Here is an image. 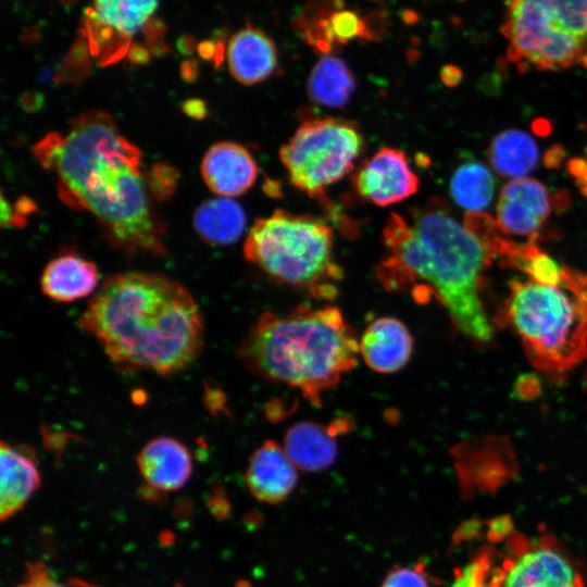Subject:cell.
<instances>
[{"label":"cell","mask_w":587,"mask_h":587,"mask_svg":"<svg viewBox=\"0 0 587 587\" xmlns=\"http://www.w3.org/2000/svg\"><path fill=\"white\" fill-rule=\"evenodd\" d=\"M34 151L57 173L62 200L90 212L113 246L128 254H164L163 228L141 171L140 151L109 114L84 112L66 134L48 135Z\"/></svg>","instance_id":"obj_1"},{"label":"cell","mask_w":587,"mask_h":587,"mask_svg":"<svg viewBox=\"0 0 587 587\" xmlns=\"http://www.w3.org/2000/svg\"><path fill=\"white\" fill-rule=\"evenodd\" d=\"M383 238L388 253L375 272L386 290L410 292L419 302L434 297L463 335L482 342L491 339L482 289L495 257L441 199L432 198L410 218L391 213Z\"/></svg>","instance_id":"obj_2"},{"label":"cell","mask_w":587,"mask_h":587,"mask_svg":"<svg viewBox=\"0 0 587 587\" xmlns=\"http://www.w3.org/2000/svg\"><path fill=\"white\" fill-rule=\"evenodd\" d=\"M79 326L126 373L176 374L198 358L203 342L202 316L193 297L160 274L109 277L91 298Z\"/></svg>","instance_id":"obj_3"},{"label":"cell","mask_w":587,"mask_h":587,"mask_svg":"<svg viewBox=\"0 0 587 587\" xmlns=\"http://www.w3.org/2000/svg\"><path fill=\"white\" fill-rule=\"evenodd\" d=\"M358 354L354 329L330 304L264 312L236 349L252 374L299 390L315 407L355 366Z\"/></svg>","instance_id":"obj_4"},{"label":"cell","mask_w":587,"mask_h":587,"mask_svg":"<svg viewBox=\"0 0 587 587\" xmlns=\"http://www.w3.org/2000/svg\"><path fill=\"white\" fill-rule=\"evenodd\" d=\"M503 313L539 370L565 373L586 357L587 276L567 268L558 286L513 280Z\"/></svg>","instance_id":"obj_5"},{"label":"cell","mask_w":587,"mask_h":587,"mask_svg":"<svg viewBox=\"0 0 587 587\" xmlns=\"http://www.w3.org/2000/svg\"><path fill=\"white\" fill-rule=\"evenodd\" d=\"M243 255L274 280L316 300H334L344 272L333 254V232L323 221L276 210L259 218Z\"/></svg>","instance_id":"obj_6"},{"label":"cell","mask_w":587,"mask_h":587,"mask_svg":"<svg viewBox=\"0 0 587 587\" xmlns=\"http://www.w3.org/2000/svg\"><path fill=\"white\" fill-rule=\"evenodd\" d=\"M355 123L339 118L303 122L279 150L291 184L310 197L345 177L363 149Z\"/></svg>","instance_id":"obj_7"},{"label":"cell","mask_w":587,"mask_h":587,"mask_svg":"<svg viewBox=\"0 0 587 587\" xmlns=\"http://www.w3.org/2000/svg\"><path fill=\"white\" fill-rule=\"evenodd\" d=\"M502 33L510 59L539 70L567 68L587 54V43L566 33L537 0H509Z\"/></svg>","instance_id":"obj_8"},{"label":"cell","mask_w":587,"mask_h":587,"mask_svg":"<svg viewBox=\"0 0 587 587\" xmlns=\"http://www.w3.org/2000/svg\"><path fill=\"white\" fill-rule=\"evenodd\" d=\"M507 548L488 587H587L576 563L551 535L528 538L513 533Z\"/></svg>","instance_id":"obj_9"},{"label":"cell","mask_w":587,"mask_h":587,"mask_svg":"<svg viewBox=\"0 0 587 587\" xmlns=\"http://www.w3.org/2000/svg\"><path fill=\"white\" fill-rule=\"evenodd\" d=\"M352 184L363 199L387 207L414 195L420 180L403 151L385 147L358 167Z\"/></svg>","instance_id":"obj_10"},{"label":"cell","mask_w":587,"mask_h":587,"mask_svg":"<svg viewBox=\"0 0 587 587\" xmlns=\"http://www.w3.org/2000/svg\"><path fill=\"white\" fill-rule=\"evenodd\" d=\"M353 427L349 415H340L328 424L301 421L284 435V449L297 469L320 472L329 467L338 455V438Z\"/></svg>","instance_id":"obj_11"},{"label":"cell","mask_w":587,"mask_h":587,"mask_svg":"<svg viewBox=\"0 0 587 587\" xmlns=\"http://www.w3.org/2000/svg\"><path fill=\"white\" fill-rule=\"evenodd\" d=\"M245 480L257 500L277 504L294 491L298 482L297 466L284 447L266 440L250 457Z\"/></svg>","instance_id":"obj_12"},{"label":"cell","mask_w":587,"mask_h":587,"mask_svg":"<svg viewBox=\"0 0 587 587\" xmlns=\"http://www.w3.org/2000/svg\"><path fill=\"white\" fill-rule=\"evenodd\" d=\"M359 352L371 370L392 374L402 370L410 361L413 338L399 319L379 316L366 326L359 338Z\"/></svg>","instance_id":"obj_13"},{"label":"cell","mask_w":587,"mask_h":587,"mask_svg":"<svg viewBox=\"0 0 587 587\" xmlns=\"http://www.w3.org/2000/svg\"><path fill=\"white\" fill-rule=\"evenodd\" d=\"M201 175L214 193L234 197L252 187L258 177V166L245 147L222 141L213 145L204 154Z\"/></svg>","instance_id":"obj_14"},{"label":"cell","mask_w":587,"mask_h":587,"mask_svg":"<svg viewBox=\"0 0 587 587\" xmlns=\"http://www.w3.org/2000/svg\"><path fill=\"white\" fill-rule=\"evenodd\" d=\"M137 464L148 487L162 492L180 489L192 473V458L188 448L171 437L148 441L137 455Z\"/></svg>","instance_id":"obj_15"},{"label":"cell","mask_w":587,"mask_h":587,"mask_svg":"<svg viewBox=\"0 0 587 587\" xmlns=\"http://www.w3.org/2000/svg\"><path fill=\"white\" fill-rule=\"evenodd\" d=\"M226 58L232 76L247 86L265 80L277 66L274 41L249 24L232 35Z\"/></svg>","instance_id":"obj_16"},{"label":"cell","mask_w":587,"mask_h":587,"mask_svg":"<svg viewBox=\"0 0 587 587\" xmlns=\"http://www.w3.org/2000/svg\"><path fill=\"white\" fill-rule=\"evenodd\" d=\"M1 488L0 517L15 515L40 485L34 458L4 441L0 446Z\"/></svg>","instance_id":"obj_17"},{"label":"cell","mask_w":587,"mask_h":587,"mask_svg":"<svg viewBox=\"0 0 587 587\" xmlns=\"http://www.w3.org/2000/svg\"><path fill=\"white\" fill-rule=\"evenodd\" d=\"M98 280V270L92 262L68 253L47 264L40 286L48 298L59 302H72L91 295Z\"/></svg>","instance_id":"obj_18"},{"label":"cell","mask_w":587,"mask_h":587,"mask_svg":"<svg viewBox=\"0 0 587 587\" xmlns=\"http://www.w3.org/2000/svg\"><path fill=\"white\" fill-rule=\"evenodd\" d=\"M246 221L243 209L226 197L204 201L196 209L192 217L199 237L212 246H226L238 240Z\"/></svg>","instance_id":"obj_19"},{"label":"cell","mask_w":587,"mask_h":587,"mask_svg":"<svg viewBox=\"0 0 587 587\" xmlns=\"http://www.w3.org/2000/svg\"><path fill=\"white\" fill-rule=\"evenodd\" d=\"M355 89L348 64L333 54L323 55L312 67L307 83L308 96L316 104L342 108Z\"/></svg>","instance_id":"obj_20"},{"label":"cell","mask_w":587,"mask_h":587,"mask_svg":"<svg viewBox=\"0 0 587 587\" xmlns=\"http://www.w3.org/2000/svg\"><path fill=\"white\" fill-rule=\"evenodd\" d=\"M492 168L503 177L521 178L538 163V148L534 139L519 129L498 134L488 147Z\"/></svg>","instance_id":"obj_21"},{"label":"cell","mask_w":587,"mask_h":587,"mask_svg":"<svg viewBox=\"0 0 587 587\" xmlns=\"http://www.w3.org/2000/svg\"><path fill=\"white\" fill-rule=\"evenodd\" d=\"M450 191L460 207L467 212H478L491 203L495 193V179L484 164L469 161L454 171Z\"/></svg>","instance_id":"obj_22"},{"label":"cell","mask_w":587,"mask_h":587,"mask_svg":"<svg viewBox=\"0 0 587 587\" xmlns=\"http://www.w3.org/2000/svg\"><path fill=\"white\" fill-rule=\"evenodd\" d=\"M92 5L97 22L132 36L152 16L159 0H92Z\"/></svg>","instance_id":"obj_23"},{"label":"cell","mask_w":587,"mask_h":587,"mask_svg":"<svg viewBox=\"0 0 587 587\" xmlns=\"http://www.w3.org/2000/svg\"><path fill=\"white\" fill-rule=\"evenodd\" d=\"M545 221L522 202L499 198L497 223L507 235L528 236L535 240Z\"/></svg>","instance_id":"obj_24"},{"label":"cell","mask_w":587,"mask_h":587,"mask_svg":"<svg viewBox=\"0 0 587 587\" xmlns=\"http://www.w3.org/2000/svg\"><path fill=\"white\" fill-rule=\"evenodd\" d=\"M500 198L514 200L530 208L544 221L549 216L551 203L547 188L530 178H515L505 184Z\"/></svg>","instance_id":"obj_25"},{"label":"cell","mask_w":587,"mask_h":587,"mask_svg":"<svg viewBox=\"0 0 587 587\" xmlns=\"http://www.w3.org/2000/svg\"><path fill=\"white\" fill-rule=\"evenodd\" d=\"M569 34L587 43V0H537Z\"/></svg>","instance_id":"obj_26"},{"label":"cell","mask_w":587,"mask_h":587,"mask_svg":"<svg viewBox=\"0 0 587 587\" xmlns=\"http://www.w3.org/2000/svg\"><path fill=\"white\" fill-rule=\"evenodd\" d=\"M492 562V550L484 548L462 567L455 569L451 587H488Z\"/></svg>","instance_id":"obj_27"},{"label":"cell","mask_w":587,"mask_h":587,"mask_svg":"<svg viewBox=\"0 0 587 587\" xmlns=\"http://www.w3.org/2000/svg\"><path fill=\"white\" fill-rule=\"evenodd\" d=\"M16 587H101L80 578L58 580L41 562H29L24 578Z\"/></svg>","instance_id":"obj_28"},{"label":"cell","mask_w":587,"mask_h":587,"mask_svg":"<svg viewBox=\"0 0 587 587\" xmlns=\"http://www.w3.org/2000/svg\"><path fill=\"white\" fill-rule=\"evenodd\" d=\"M380 587H433V585L424 563L419 562L412 566L391 570L385 576Z\"/></svg>","instance_id":"obj_29"},{"label":"cell","mask_w":587,"mask_h":587,"mask_svg":"<svg viewBox=\"0 0 587 587\" xmlns=\"http://www.w3.org/2000/svg\"><path fill=\"white\" fill-rule=\"evenodd\" d=\"M147 180L151 193L155 195V197L158 196V198H162L173 192L177 176L173 168L159 164L147 174Z\"/></svg>","instance_id":"obj_30"},{"label":"cell","mask_w":587,"mask_h":587,"mask_svg":"<svg viewBox=\"0 0 587 587\" xmlns=\"http://www.w3.org/2000/svg\"><path fill=\"white\" fill-rule=\"evenodd\" d=\"M513 534L512 520L508 516L492 519L488 523L487 539L491 542L507 540Z\"/></svg>","instance_id":"obj_31"},{"label":"cell","mask_w":587,"mask_h":587,"mask_svg":"<svg viewBox=\"0 0 587 587\" xmlns=\"http://www.w3.org/2000/svg\"><path fill=\"white\" fill-rule=\"evenodd\" d=\"M565 158V150L561 145L552 146L545 154L544 162L549 168H555L560 166Z\"/></svg>","instance_id":"obj_32"},{"label":"cell","mask_w":587,"mask_h":587,"mask_svg":"<svg viewBox=\"0 0 587 587\" xmlns=\"http://www.w3.org/2000/svg\"><path fill=\"white\" fill-rule=\"evenodd\" d=\"M183 109L186 114L195 118H202L208 114L204 102L198 99L186 101L183 105Z\"/></svg>","instance_id":"obj_33"},{"label":"cell","mask_w":587,"mask_h":587,"mask_svg":"<svg viewBox=\"0 0 587 587\" xmlns=\"http://www.w3.org/2000/svg\"><path fill=\"white\" fill-rule=\"evenodd\" d=\"M442 82L450 87L458 85L462 78L461 70L454 65H445L440 71Z\"/></svg>","instance_id":"obj_34"},{"label":"cell","mask_w":587,"mask_h":587,"mask_svg":"<svg viewBox=\"0 0 587 587\" xmlns=\"http://www.w3.org/2000/svg\"><path fill=\"white\" fill-rule=\"evenodd\" d=\"M567 170L575 177L576 182L582 180L587 174V161L583 159H572L567 163Z\"/></svg>","instance_id":"obj_35"},{"label":"cell","mask_w":587,"mask_h":587,"mask_svg":"<svg viewBox=\"0 0 587 587\" xmlns=\"http://www.w3.org/2000/svg\"><path fill=\"white\" fill-rule=\"evenodd\" d=\"M534 130L539 135H546L550 132V124L547 120L539 118L534 122Z\"/></svg>","instance_id":"obj_36"},{"label":"cell","mask_w":587,"mask_h":587,"mask_svg":"<svg viewBox=\"0 0 587 587\" xmlns=\"http://www.w3.org/2000/svg\"><path fill=\"white\" fill-rule=\"evenodd\" d=\"M584 196L587 197V174L584 179L576 182Z\"/></svg>","instance_id":"obj_37"}]
</instances>
